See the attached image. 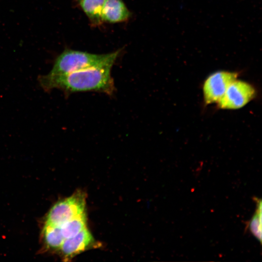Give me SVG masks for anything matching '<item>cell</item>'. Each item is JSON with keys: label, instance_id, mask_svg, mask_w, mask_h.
<instances>
[{"label": "cell", "instance_id": "obj_8", "mask_svg": "<svg viewBox=\"0 0 262 262\" xmlns=\"http://www.w3.org/2000/svg\"><path fill=\"white\" fill-rule=\"evenodd\" d=\"M105 0H76L77 3L88 18L91 25H101V13Z\"/></svg>", "mask_w": 262, "mask_h": 262}, {"label": "cell", "instance_id": "obj_5", "mask_svg": "<svg viewBox=\"0 0 262 262\" xmlns=\"http://www.w3.org/2000/svg\"><path fill=\"white\" fill-rule=\"evenodd\" d=\"M238 74L227 71H219L211 74L203 86L204 99L206 104L217 103L229 85L237 79Z\"/></svg>", "mask_w": 262, "mask_h": 262}, {"label": "cell", "instance_id": "obj_6", "mask_svg": "<svg viewBox=\"0 0 262 262\" xmlns=\"http://www.w3.org/2000/svg\"><path fill=\"white\" fill-rule=\"evenodd\" d=\"M94 243L92 235L86 228L75 236L65 239L59 250L65 259H71L87 249Z\"/></svg>", "mask_w": 262, "mask_h": 262}, {"label": "cell", "instance_id": "obj_4", "mask_svg": "<svg viewBox=\"0 0 262 262\" xmlns=\"http://www.w3.org/2000/svg\"><path fill=\"white\" fill-rule=\"evenodd\" d=\"M256 90L250 83L236 79L228 87L217 102L224 109H238L245 106L254 98Z\"/></svg>", "mask_w": 262, "mask_h": 262}, {"label": "cell", "instance_id": "obj_7", "mask_svg": "<svg viewBox=\"0 0 262 262\" xmlns=\"http://www.w3.org/2000/svg\"><path fill=\"white\" fill-rule=\"evenodd\" d=\"M131 13L122 0H105L101 17L103 21L115 23L127 20Z\"/></svg>", "mask_w": 262, "mask_h": 262}, {"label": "cell", "instance_id": "obj_3", "mask_svg": "<svg viewBox=\"0 0 262 262\" xmlns=\"http://www.w3.org/2000/svg\"><path fill=\"white\" fill-rule=\"evenodd\" d=\"M86 196L79 191L60 200L50 209L46 223L60 227L66 222L85 213Z\"/></svg>", "mask_w": 262, "mask_h": 262}, {"label": "cell", "instance_id": "obj_9", "mask_svg": "<svg viewBox=\"0 0 262 262\" xmlns=\"http://www.w3.org/2000/svg\"><path fill=\"white\" fill-rule=\"evenodd\" d=\"M43 236L47 246L52 250H59L65 240L60 227L45 223Z\"/></svg>", "mask_w": 262, "mask_h": 262}, {"label": "cell", "instance_id": "obj_2", "mask_svg": "<svg viewBox=\"0 0 262 262\" xmlns=\"http://www.w3.org/2000/svg\"><path fill=\"white\" fill-rule=\"evenodd\" d=\"M119 53L120 50L98 54L66 49L56 58L49 74H65L88 67L115 63Z\"/></svg>", "mask_w": 262, "mask_h": 262}, {"label": "cell", "instance_id": "obj_1", "mask_svg": "<svg viewBox=\"0 0 262 262\" xmlns=\"http://www.w3.org/2000/svg\"><path fill=\"white\" fill-rule=\"evenodd\" d=\"M115 63L88 67L65 74H48L38 77L40 86L45 91L53 89L63 91L65 95L84 92H97L113 95L115 91L111 69Z\"/></svg>", "mask_w": 262, "mask_h": 262}, {"label": "cell", "instance_id": "obj_10", "mask_svg": "<svg viewBox=\"0 0 262 262\" xmlns=\"http://www.w3.org/2000/svg\"><path fill=\"white\" fill-rule=\"evenodd\" d=\"M86 213L76 217L63 224L60 226L62 233L65 239L75 236L87 228Z\"/></svg>", "mask_w": 262, "mask_h": 262}, {"label": "cell", "instance_id": "obj_11", "mask_svg": "<svg viewBox=\"0 0 262 262\" xmlns=\"http://www.w3.org/2000/svg\"><path fill=\"white\" fill-rule=\"evenodd\" d=\"M256 203V209L251 219L246 223V228L262 243V201L254 197Z\"/></svg>", "mask_w": 262, "mask_h": 262}]
</instances>
